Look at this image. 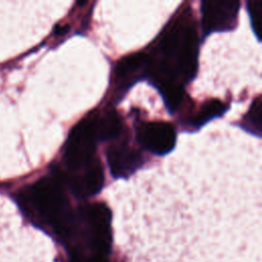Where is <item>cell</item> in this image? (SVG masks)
Wrapping results in <instances>:
<instances>
[{"instance_id": "6da1fadb", "label": "cell", "mask_w": 262, "mask_h": 262, "mask_svg": "<svg viewBox=\"0 0 262 262\" xmlns=\"http://www.w3.org/2000/svg\"><path fill=\"white\" fill-rule=\"evenodd\" d=\"M199 40L189 10H184L161 33L148 55L149 77L170 113L178 110L183 87L195 75Z\"/></svg>"}, {"instance_id": "7a4b0ae2", "label": "cell", "mask_w": 262, "mask_h": 262, "mask_svg": "<svg viewBox=\"0 0 262 262\" xmlns=\"http://www.w3.org/2000/svg\"><path fill=\"white\" fill-rule=\"evenodd\" d=\"M19 204L29 215H38L52 223L71 218L68 200L58 179H40L20 193Z\"/></svg>"}, {"instance_id": "3957f363", "label": "cell", "mask_w": 262, "mask_h": 262, "mask_svg": "<svg viewBox=\"0 0 262 262\" xmlns=\"http://www.w3.org/2000/svg\"><path fill=\"white\" fill-rule=\"evenodd\" d=\"M100 142L96 116L91 114L72 129L66 142L63 161L68 172L81 170L92 164L96 160V145Z\"/></svg>"}, {"instance_id": "277c9868", "label": "cell", "mask_w": 262, "mask_h": 262, "mask_svg": "<svg viewBox=\"0 0 262 262\" xmlns=\"http://www.w3.org/2000/svg\"><path fill=\"white\" fill-rule=\"evenodd\" d=\"M149 77L148 54L138 52L120 59L114 68L112 90L116 101L121 100L135 83Z\"/></svg>"}, {"instance_id": "5b68a950", "label": "cell", "mask_w": 262, "mask_h": 262, "mask_svg": "<svg viewBox=\"0 0 262 262\" xmlns=\"http://www.w3.org/2000/svg\"><path fill=\"white\" fill-rule=\"evenodd\" d=\"M240 3L237 0H205L201 5L204 37L214 32L235 29L238 22Z\"/></svg>"}, {"instance_id": "8992f818", "label": "cell", "mask_w": 262, "mask_h": 262, "mask_svg": "<svg viewBox=\"0 0 262 262\" xmlns=\"http://www.w3.org/2000/svg\"><path fill=\"white\" fill-rule=\"evenodd\" d=\"M137 140L151 154L164 156L175 147L176 133L174 127L166 122H145L137 127Z\"/></svg>"}, {"instance_id": "52a82bcc", "label": "cell", "mask_w": 262, "mask_h": 262, "mask_svg": "<svg viewBox=\"0 0 262 262\" xmlns=\"http://www.w3.org/2000/svg\"><path fill=\"white\" fill-rule=\"evenodd\" d=\"M59 181L64 182L77 198H88L100 192L104 186L105 175L100 160L81 170L59 173Z\"/></svg>"}, {"instance_id": "ba28073f", "label": "cell", "mask_w": 262, "mask_h": 262, "mask_svg": "<svg viewBox=\"0 0 262 262\" xmlns=\"http://www.w3.org/2000/svg\"><path fill=\"white\" fill-rule=\"evenodd\" d=\"M107 161L114 178H128L143 166L144 156L139 149L121 143L109 148Z\"/></svg>"}, {"instance_id": "9c48e42d", "label": "cell", "mask_w": 262, "mask_h": 262, "mask_svg": "<svg viewBox=\"0 0 262 262\" xmlns=\"http://www.w3.org/2000/svg\"><path fill=\"white\" fill-rule=\"evenodd\" d=\"M226 110L227 107L221 102L216 100L209 101L205 103L198 112L192 114V116L187 120L186 124L193 128H199L208 121L221 116L226 112Z\"/></svg>"}, {"instance_id": "30bf717a", "label": "cell", "mask_w": 262, "mask_h": 262, "mask_svg": "<svg viewBox=\"0 0 262 262\" xmlns=\"http://www.w3.org/2000/svg\"><path fill=\"white\" fill-rule=\"evenodd\" d=\"M261 114H262V101L258 96L253 102L248 113L245 115L240 123V127L247 133L261 138Z\"/></svg>"}, {"instance_id": "8fae6325", "label": "cell", "mask_w": 262, "mask_h": 262, "mask_svg": "<svg viewBox=\"0 0 262 262\" xmlns=\"http://www.w3.org/2000/svg\"><path fill=\"white\" fill-rule=\"evenodd\" d=\"M247 8L252 29L257 36V39L261 40L260 34L262 31V2H248Z\"/></svg>"}]
</instances>
